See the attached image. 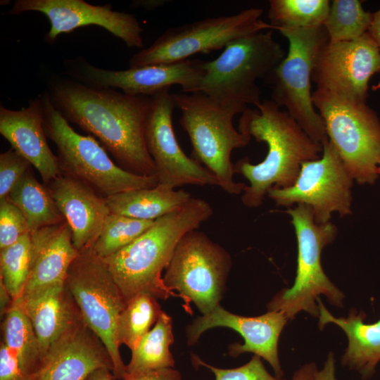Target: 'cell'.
I'll list each match as a JSON object with an SVG mask.
<instances>
[{"label":"cell","instance_id":"obj_1","mask_svg":"<svg viewBox=\"0 0 380 380\" xmlns=\"http://www.w3.org/2000/svg\"><path fill=\"white\" fill-rule=\"evenodd\" d=\"M46 93L63 118L98 138L120 167L136 175H156L145 137L152 96L127 95L63 77L53 78Z\"/></svg>","mask_w":380,"mask_h":380},{"label":"cell","instance_id":"obj_2","mask_svg":"<svg viewBox=\"0 0 380 380\" xmlns=\"http://www.w3.org/2000/svg\"><path fill=\"white\" fill-rule=\"evenodd\" d=\"M238 130L267 145L262 162L254 165L248 158L234 165V173L248 182L241 201L248 208L260 206L272 188L292 186L303 162L320 158L323 145L312 139L300 126L271 99L264 100L255 108H247L239 121Z\"/></svg>","mask_w":380,"mask_h":380},{"label":"cell","instance_id":"obj_3","mask_svg":"<svg viewBox=\"0 0 380 380\" xmlns=\"http://www.w3.org/2000/svg\"><path fill=\"white\" fill-rule=\"evenodd\" d=\"M213 215V208L207 201L191 198L180 208L155 220L134 241L102 258L127 303L141 293L157 299L165 300L172 296L181 298L165 286L163 271L181 238L198 229Z\"/></svg>","mask_w":380,"mask_h":380},{"label":"cell","instance_id":"obj_4","mask_svg":"<svg viewBox=\"0 0 380 380\" xmlns=\"http://www.w3.org/2000/svg\"><path fill=\"white\" fill-rule=\"evenodd\" d=\"M180 124L192 145V158L217 178L218 186L230 195L243 193L246 184L234 180V149L247 146L251 137L236 130L233 118L246 109L221 103L201 92L172 93ZM247 109V108H246Z\"/></svg>","mask_w":380,"mask_h":380},{"label":"cell","instance_id":"obj_5","mask_svg":"<svg viewBox=\"0 0 380 380\" xmlns=\"http://www.w3.org/2000/svg\"><path fill=\"white\" fill-rule=\"evenodd\" d=\"M272 30L229 42L215 60L203 62L204 75L196 92L243 109L260 104L258 80H265L286 56Z\"/></svg>","mask_w":380,"mask_h":380},{"label":"cell","instance_id":"obj_6","mask_svg":"<svg viewBox=\"0 0 380 380\" xmlns=\"http://www.w3.org/2000/svg\"><path fill=\"white\" fill-rule=\"evenodd\" d=\"M40 96L43 127L46 137L56 146L63 173L80 180L105 198L158 184L156 175H136L116 165L94 137L74 130L53 106L46 91Z\"/></svg>","mask_w":380,"mask_h":380},{"label":"cell","instance_id":"obj_7","mask_svg":"<svg viewBox=\"0 0 380 380\" xmlns=\"http://www.w3.org/2000/svg\"><path fill=\"white\" fill-rule=\"evenodd\" d=\"M291 217L298 243L296 274L293 285L277 293L267 303V310L282 312L292 320L300 312L318 317L317 302L320 296L338 308L343 307L345 295L324 273L322 249L336 236L337 227L329 222L317 224L312 208L298 204L286 211Z\"/></svg>","mask_w":380,"mask_h":380},{"label":"cell","instance_id":"obj_8","mask_svg":"<svg viewBox=\"0 0 380 380\" xmlns=\"http://www.w3.org/2000/svg\"><path fill=\"white\" fill-rule=\"evenodd\" d=\"M289 42L285 58L264 80L271 89V100L284 107L314 141H328L324 121L313 104L312 73L316 58L329 42L324 25L278 30Z\"/></svg>","mask_w":380,"mask_h":380},{"label":"cell","instance_id":"obj_9","mask_svg":"<svg viewBox=\"0 0 380 380\" xmlns=\"http://www.w3.org/2000/svg\"><path fill=\"white\" fill-rule=\"evenodd\" d=\"M327 138L350 176L360 184H373L380 165V120L367 103L348 101L329 91L312 93Z\"/></svg>","mask_w":380,"mask_h":380},{"label":"cell","instance_id":"obj_10","mask_svg":"<svg viewBox=\"0 0 380 380\" xmlns=\"http://www.w3.org/2000/svg\"><path fill=\"white\" fill-rule=\"evenodd\" d=\"M85 324L106 347L117 379L126 375L117 338L120 313L127 305L118 286L103 259L91 249L80 252L71 264L65 280Z\"/></svg>","mask_w":380,"mask_h":380},{"label":"cell","instance_id":"obj_11","mask_svg":"<svg viewBox=\"0 0 380 380\" xmlns=\"http://www.w3.org/2000/svg\"><path fill=\"white\" fill-rule=\"evenodd\" d=\"M231 267L227 251L195 229L178 242L163 279L170 290L206 315L220 305Z\"/></svg>","mask_w":380,"mask_h":380},{"label":"cell","instance_id":"obj_12","mask_svg":"<svg viewBox=\"0 0 380 380\" xmlns=\"http://www.w3.org/2000/svg\"><path fill=\"white\" fill-rule=\"evenodd\" d=\"M261 8H250L227 16L206 18L167 29L151 45L135 53L130 68L172 63L196 53H208L224 48L233 40L273 30L260 19Z\"/></svg>","mask_w":380,"mask_h":380},{"label":"cell","instance_id":"obj_13","mask_svg":"<svg viewBox=\"0 0 380 380\" xmlns=\"http://www.w3.org/2000/svg\"><path fill=\"white\" fill-rule=\"evenodd\" d=\"M353 179L338 153L328 141L323 144L320 158L303 162L295 183L286 188H271L267 196L277 205L305 204L317 224L329 222L331 214H351Z\"/></svg>","mask_w":380,"mask_h":380},{"label":"cell","instance_id":"obj_14","mask_svg":"<svg viewBox=\"0 0 380 380\" xmlns=\"http://www.w3.org/2000/svg\"><path fill=\"white\" fill-rule=\"evenodd\" d=\"M203 62L186 59L172 63L155 64L113 70L96 67L83 58L65 61L67 74L86 85L101 89H119L131 96H153L177 84L182 92H196L204 75Z\"/></svg>","mask_w":380,"mask_h":380},{"label":"cell","instance_id":"obj_15","mask_svg":"<svg viewBox=\"0 0 380 380\" xmlns=\"http://www.w3.org/2000/svg\"><path fill=\"white\" fill-rule=\"evenodd\" d=\"M376 72H380V51L367 32L354 40L325 45L316 58L312 81L318 89L366 103L368 83Z\"/></svg>","mask_w":380,"mask_h":380},{"label":"cell","instance_id":"obj_16","mask_svg":"<svg viewBox=\"0 0 380 380\" xmlns=\"http://www.w3.org/2000/svg\"><path fill=\"white\" fill-rule=\"evenodd\" d=\"M153 105L146 127V142L153 160L158 184L169 189L192 184L218 186L215 176L180 147L172 125L175 108L170 93L165 89L152 96Z\"/></svg>","mask_w":380,"mask_h":380},{"label":"cell","instance_id":"obj_17","mask_svg":"<svg viewBox=\"0 0 380 380\" xmlns=\"http://www.w3.org/2000/svg\"><path fill=\"white\" fill-rule=\"evenodd\" d=\"M27 11L42 13L49 20L51 27L44 36L48 44L55 43L62 33L96 25L122 39L129 48L144 47V30L137 18L131 13L113 11L109 4L95 6L83 0H16L8 14Z\"/></svg>","mask_w":380,"mask_h":380},{"label":"cell","instance_id":"obj_18","mask_svg":"<svg viewBox=\"0 0 380 380\" xmlns=\"http://www.w3.org/2000/svg\"><path fill=\"white\" fill-rule=\"evenodd\" d=\"M288 321L287 317L280 311L267 310L259 316L245 317L232 313L219 305L187 327V343L189 345L196 343L210 329L230 328L240 334L244 341L243 344H231L229 355L237 357L243 353H252L266 360L276 376L282 378L284 372L279 358L278 343Z\"/></svg>","mask_w":380,"mask_h":380},{"label":"cell","instance_id":"obj_19","mask_svg":"<svg viewBox=\"0 0 380 380\" xmlns=\"http://www.w3.org/2000/svg\"><path fill=\"white\" fill-rule=\"evenodd\" d=\"M100 368L113 370L112 359L82 319L50 346L29 380H84Z\"/></svg>","mask_w":380,"mask_h":380},{"label":"cell","instance_id":"obj_20","mask_svg":"<svg viewBox=\"0 0 380 380\" xmlns=\"http://www.w3.org/2000/svg\"><path fill=\"white\" fill-rule=\"evenodd\" d=\"M46 186L71 229L77 250L91 249L110 214L106 198L63 172Z\"/></svg>","mask_w":380,"mask_h":380},{"label":"cell","instance_id":"obj_21","mask_svg":"<svg viewBox=\"0 0 380 380\" xmlns=\"http://www.w3.org/2000/svg\"><path fill=\"white\" fill-rule=\"evenodd\" d=\"M0 134L11 148L37 170L44 185L62 173L58 158L46 140L40 95L20 110H11L1 105Z\"/></svg>","mask_w":380,"mask_h":380},{"label":"cell","instance_id":"obj_22","mask_svg":"<svg viewBox=\"0 0 380 380\" xmlns=\"http://www.w3.org/2000/svg\"><path fill=\"white\" fill-rule=\"evenodd\" d=\"M79 254L66 221L31 232L29 274L21 297L64 284L68 270Z\"/></svg>","mask_w":380,"mask_h":380},{"label":"cell","instance_id":"obj_23","mask_svg":"<svg viewBox=\"0 0 380 380\" xmlns=\"http://www.w3.org/2000/svg\"><path fill=\"white\" fill-rule=\"evenodd\" d=\"M14 302L21 307L32 323L42 358L57 339L83 319L65 284L44 288Z\"/></svg>","mask_w":380,"mask_h":380},{"label":"cell","instance_id":"obj_24","mask_svg":"<svg viewBox=\"0 0 380 380\" xmlns=\"http://www.w3.org/2000/svg\"><path fill=\"white\" fill-rule=\"evenodd\" d=\"M317 302L319 329L332 323L347 336L348 346L341 357V365L358 373L364 380L372 378L380 362V317L374 323H367L365 312L355 308H351L346 317H336L327 309L320 298Z\"/></svg>","mask_w":380,"mask_h":380},{"label":"cell","instance_id":"obj_25","mask_svg":"<svg viewBox=\"0 0 380 380\" xmlns=\"http://www.w3.org/2000/svg\"><path fill=\"white\" fill-rule=\"evenodd\" d=\"M191 198L185 191L158 184L153 188L120 192L106 197V201L111 213L155 221L180 208Z\"/></svg>","mask_w":380,"mask_h":380},{"label":"cell","instance_id":"obj_26","mask_svg":"<svg viewBox=\"0 0 380 380\" xmlns=\"http://www.w3.org/2000/svg\"><path fill=\"white\" fill-rule=\"evenodd\" d=\"M8 199L23 213L30 233L65 221L46 186L39 183L30 170Z\"/></svg>","mask_w":380,"mask_h":380},{"label":"cell","instance_id":"obj_27","mask_svg":"<svg viewBox=\"0 0 380 380\" xmlns=\"http://www.w3.org/2000/svg\"><path fill=\"white\" fill-rule=\"evenodd\" d=\"M173 342L172 319L163 312L153 327L132 350L130 361L126 365V374L173 367L175 360L170 350Z\"/></svg>","mask_w":380,"mask_h":380},{"label":"cell","instance_id":"obj_28","mask_svg":"<svg viewBox=\"0 0 380 380\" xmlns=\"http://www.w3.org/2000/svg\"><path fill=\"white\" fill-rule=\"evenodd\" d=\"M1 327L2 342L16 357L29 380L39 365L42 353L30 319L16 302L4 315Z\"/></svg>","mask_w":380,"mask_h":380},{"label":"cell","instance_id":"obj_29","mask_svg":"<svg viewBox=\"0 0 380 380\" xmlns=\"http://www.w3.org/2000/svg\"><path fill=\"white\" fill-rule=\"evenodd\" d=\"M329 0H270L268 18L273 30L322 26L328 16Z\"/></svg>","mask_w":380,"mask_h":380},{"label":"cell","instance_id":"obj_30","mask_svg":"<svg viewBox=\"0 0 380 380\" xmlns=\"http://www.w3.org/2000/svg\"><path fill=\"white\" fill-rule=\"evenodd\" d=\"M157 298L149 293H139L127 303L120 315L117 327L119 345L132 350L141 338L151 330L163 313Z\"/></svg>","mask_w":380,"mask_h":380},{"label":"cell","instance_id":"obj_31","mask_svg":"<svg viewBox=\"0 0 380 380\" xmlns=\"http://www.w3.org/2000/svg\"><path fill=\"white\" fill-rule=\"evenodd\" d=\"M373 13L364 10L359 0H334L324 27L329 42L354 40L366 33Z\"/></svg>","mask_w":380,"mask_h":380},{"label":"cell","instance_id":"obj_32","mask_svg":"<svg viewBox=\"0 0 380 380\" xmlns=\"http://www.w3.org/2000/svg\"><path fill=\"white\" fill-rule=\"evenodd\" d=\"M154 222L110 213L91 250L99 257L107 258L137 239Z\"/></svg>","mask_w":380,"mask_h":380},{"label":"cell","instance_id":"obj_33","mask_svg":"<svg viewBox=\"0 0 380 380\" xmlns=\"http://www.w3.org/2000/svg\"><path fill=\"white\" fill-rule=\"evenodd\" d=\"M30 262V233L0 250V281L13 301L19 299L27 283Z\"/></svg>","mask_w":380,"mask_h":380},{"label":"cell","instance_id":"obj_34","mask_svg":"<svg viewBox=\"0 0 380 380\" xmlns=\"http://www.w3.org/2000/svg\"><path fill=\"white\" fill-rule=\"evenodd\" d=\"M29 233L27 222L20 209L8 198L0 201V250Z\"/></svg>","mask_w":380,"mask_h":380},{"label":"cell","instance_id":"obj_35","mask_svg":"<svg viewBox=\"0 0 380 380\" xmlns=\"http://www.w3.org/2000/svg\"><path fill=\"white\" fill-rule=\"evenodd\" d=\"M261 359L254 355L249 362L241 367L221 369L208 365L196 355H192V361L196 365L208 368L215 374V380H287L270 374Z\"/></svg>","mask_w":380,"mask_h":380},{"label":"cell","instance_id":"obj_36","mask_svg":"<svg viewBox=\"0 0 380 380\" xmlns=\"http://www.w3.org/2000/svg\"><path fill=\"white\" fill-rule=\"evenodd\" d=\"M31 165L13 148L0 154V201L8 198Z\"/></svg>","mask_w":380,"mask_h":380},{"label":"cell","instance_id":"obj_37","mask_svg":"<svg viewBox=\"0 0 380 380\" xmlns=\"http://www.w3.org/2000/svg\"><path fill=\"white\" fill-rule=\"evenodd\" d=\"M0 380H28L16 357L2 341L0 347Z\"/></svg>","mask_w":380,"mask_h":380},{"label":"cell","instance_id":"obj_38","mask_svg":"<svg viewBox=\"0 0 380 380\" xmlns=\"http://www.w3.org/2000/svg\"><path fill=\"white\" fill-rule=\"evenodd\" d=\"M122 380H182V375L179 371L170 367L134 375L126 374Z\"/></svg>","mask_w":380,"mask_h":380},{"label":"cell","instance_id":"obj_39","mask_svg":"<svg viewBox=\"0 0 380 380\" xmlns=\"http://www.w3.org/2000/svg\"><path fill=\"white\" fill-rule=\"evenodd\" d=\"M315 380H337L336 376V360L334 354L329 353L323 367L316 372Z\"/></svg>","mask_w":380,"mask_h":380},{"label":"cell","instance_id":"obj_40","mask_svg":"<svg viewBox=\"0 0 380 380\" xmlns=\"http://www.w3.org/2000/svg\"><path fill=\"white\" fill-rule=\"evenodd\" d=\"M317 370V365L313 362L304 364L295 371L291 380H315Z\"/></svg>","mask_w":380,"mask_h":380},{"label":"cell","instance_id":"obj_41","mask_svg":"<svg viewBox=\"0 0 380 380\" xmlns=\"http://www.w3.org/2000/svg\"><path fill=\"white\" fill-rule=\"evenodd\" d=\"M367 32L380 51V9L373 13L372 20Z\"/></svg>","mask_w":380,"mask_h":380},{"label":"cell","instance_id":"obj_42","mask_svg":"<svg viewBox=\"0 0 380 380\" xmlns=\"http://www.w3.org/2000/svg\"><path fill=\"white\" fill-rule=\"evenodd\" d=\"M0 296H1L0 309H1V316L2 317L6 314V312L8 310V309L12 306L13 303V300L1 281H0Z\"/></svg>","mask_w":380,"mask_h":380},{"label":"cell","instance_id":"obj_43","mask_svg":"<svg viewBox=\"0 0 380 380\" xmlns=\"http://www.w3.org/2000/svg\"><path fill=\"white\" fill-rule=\"evenodd\" d=\"M113 370L109 368H100L91 372L84 380H116Z\"/></svg>","mask_w":380,"mask_h":380},{"label":"cell","instance_id":"obj_44","mask_svg":"<svg viewBox=\"0 0 380 380\" xmlns=\"http://www.w3.org/2000/svg\"><path fill=\"white\" fill-rule=\"evenodd\" d=\"M378 174H379V175L380 176V165H379V168H378Z\"/></svg>","mask_w":380,"mask_h":380}]
</instances>
